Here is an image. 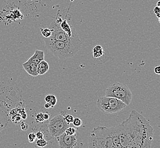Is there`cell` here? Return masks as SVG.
<instances>
[{"label":"cell","mask_w":160,"mask_h":148,"mask_svg":"<svg viewBox=\"0 0 160 148\" xmlns=\"http://www.w3.org/2000/svg\"><path fill=\"white\" fill-rule=\"evenodd\" d=\"M9 121V114L7 109L0 103V132L7 127Z\"/></svg>","instance_id":"obj_9"},{"label":"cell","mask_w":160,"mask_h":148,"mask_svg":"<svg viewBox=\"0 0 160 148\" xmlns=\"http://www.w3.org/2000/svg\"><path fill=\"white\" fill-rule=\"evenodd\" d=\"M154 73L157 75H160V66H158L155 67L154 68Z\"/></svg>","instance_id":"obj_26"},{"label":"cell","mask_w":160,"mask_h":148,"mask_svg":"<svg viewBox=\"0 0 160 148\" xmlns=\"http://www.w3.org/2000/svg\"><path fill=\"white\" fill-rule=\"evenodd\" d=\"M35 135H36V138H37L38 140L43 139V134L41 131H38L35 133Z\"/></svg>","instance_id":"obj_24"},{"label":"cell","mask_w":160,"mask_h":148,"mask_svg":"<svg viewBox=\"0 0 160 148\" xmlns=\"http://www.w3.org/2000/svg\"><path fill=\"white\" fill-rule=\"evenodd\" d=\"M49 70L48 63L45 61L41 62L38 65H37V73L39 75H42L46 74Z\"/></svg>","instance_id":"obj_14"},{"label":"cell","mask_w":160,"mask_h":148,"mask_svg":"<svg viewBox=\"0 0 160 148\" xmlns=\"http://www.w3.org/2000/svg\"><path fill=\"white\" fill-rule=\"evenodd\" d=\"M97 106L102 112L113 114L119 112L125 108L127 105L121 100L115 97L102 96L97 100Z\"/></svg>","instance_id":"obj_5"},{"label":"cell","mask_w":160,"mask_h":148,"mask_svg":"<svg viewBox=\"0 0 160 148\" xmlns=\"http://www.w3.org/2000/svg\"><path fill=\"white\" fill-rule=\"evenodd\" d=\"M45 58V54L44 52L42 50H36L34 55L32 57L28 59L29 61L32 62V63H34L36 65H38L39 63L44 60Z\"/></svg>","instance_id":"obj_13"},{"label":"cell","mask_w":160,"mask_h":148,"mask_svg":"<svg viewBox=\"0 0 160 148\" xmlns=\"http://www.w3.org/2000/svg\"><path fill=\"white\" fill-rule=\"evenodd\" d=\"M41 32L42 33V36L45 38H48L52 35V32L51 29L49 28H45V29H41Z\"/></svg>","instance_id":"obj_17"},{"label":"cell","mask_w":160,"mask_h":148,"mask_svg":"<svg viewBox=\"0 0 160 148\" xmlns=\"http://www.w3.org/2000/svg\"><path fill=\"white\" fill-rule=\"evenodd\" d=\"M106 51L105 49L102 46L97 45L93 48V58L96 60H100L103 57L106 58Z\"/></svg>","instance_id":"obj_12"},{"label":"cell","mask_w":160,"mask_h":148,"mask_svg":"<svg viewBox=\"0 0 160 148\" xmlns=\"http://www.w3.org/2000/svg\"><path fill=\"white\" fill-rule=\"evenodd\" d=\"M46 47L52 54L60 59H66L76 55L81 48L66 42L56 41L51 38H43Z\"/></svg>","instance_id":"obj_3"},{"label":"cell","mask_w":160,"mask_h":148,"mask_svg":"<svg viewBox=\"0 0 160 148\" xmlns=\"http://www.w3.org/2000/svg\"><path fill=\"white\" fill-rule=\"evenodd\" d=\"M45 107L46 108H47V109H48V108H52L51 105L49 104L48 103H46L45 104Z\"/></svg>","instance_id":"obj_27"},{"label":"cell","mask_w":160,"mask_h":148,"mask_svg":"<svg viewBox=\"0 0 160 148\" xmlns=\"http://www.w3.org/2000/svg\"><path fill=\"white\" fill-rule=\"evenodd\" d=\"M88 148H115L111 128L98 126L91 132L88 142Z\"/></svg>","instance_id":"obj_2"},{"label":"cell","mask_w":160,"mask_h":148,"mask_svg":"<svg viewBox=\"0 0 160 148\" xmlns=\"http://www.w3.org/2000/svg\"><path fill=\"white\" fill-rule=\"evenodd\" d=\"M63 117H64V120L66 122H68V124H70V123H72L73 121H74V117L72 116L70 114H67L66 115H63Z\"/></svg>","instance_id":"obj_20"},{"label":"cell","mask_w":160,"mask_h":148,"mask_svg":"<svg viewBox=\"0 0 160 148\" xmlns=\"http://www.w3.org/2000/svg\"><path fill=\"white\" fill-rule=\"evenodd\" d=\"M154 12L156 14L157 17H160V7H156L154 9Z\"/></svg>","instance_id":"obj_25"},{"label":"cell","mask_w":160,"mask_h":148,"mask_svg":"<svg viewBox=\"0 0 160 148\" xmlns=\"http://www.w3.org/2000/svg\"><path fill=\"white\" fill-rule=\"evenodd\" d=\"M60 26L61 29L69 37H74L75 36H77L78 34L76 32L75 30L74 27L68 22L67 19V16H66V19L62 20V21L60 23Z\"/></svg>","instance_id":"obj_10"},{"label":"cell","mask_w":160,"mask_h":148,"mask_svg":"<svg viewBox=\"0 0 160 148\" xmlns=\"http://www.w3.org/2000/svg\"><path fill=\"white\" fill-rule=\"evenodd\" d=\"M116 128L122 148H151L153 128L136 110H132L128 119Z\"/></svg>","instance_id":"obj_1"},{"label":"cell","mask_w":160,"mask_h":148,"mask_svg":"<svg viewBox=\"0 0 160 148\" xmlns=\"http://www.w3.org/2000/svg\"><path fill=\"white\" fill-rule=\"evenodd\" d=\"M158 22H159V23H160V17H159V18H158Z\"/></svg>","instance_id":"obj_29"},{"label":"cell","mask_w":160,"mask_h":148,"mask_svg":"<svg viewBox=\"0 0 160 148\" xmlns=\"http://www.w3.org/2000/svg\"><path fill=\"white\" fill-rule=\"evenodd\" d=\"M36 145L39 148H43L48 145V141L45 139H39L36 142Z\"/></svg>","instance_id":"obj_19"},{"label":"cell","mask_w":160,"mask_h":148,"mask_svg":"<svg viewBox=\"0 0 160 148\" xmlns=\"http://www.w3.org/2000/svg\"><path fill=\"white\" fill-rule=\"evenodd\" d=\"M58 138V144L60 148H74L77 145V134L69 136L64 133Z\"/></svg>","instance_id":"obj_8"},{"label":"cell","mask_w":160,"mask_h":148,"mask_svg":"<svg viewBox=\"0 0 160 148\" xmlns=\"http://www.w3.org/2000/svg\"><path fill=\"white\" fill-rule=\"evenodd\" d=\"M72 124L75 126L76 127H79L82 125V120L80 119V118H75L74 121L72 122Z\"/></svg>","instance_id":"obj_21"},{"label":"cell","mask_w":160,"mask_h":148,"mask_svg":"<svg viewBox=\"0 0 160 148\" xmlns=\"http://www.w3.org/2000/svg\"><path fill=\"white\" fill-rule=\"evenodd\" d=\"M21 129L22 131H27L28 128H29V125L26 122H22L21 124Z\"/></svg>","instance_id":"obj_23"},{"label":"cell","mask_w":160,"mask_h":148,"mask_svg":"<svg viewBox=\"0 0 160 148\" xmlns=\"http://www.w3.org/2000/svg\"><path fill=\"white\" fill-rule=\"evenodd\" d=\"M105 96L116 98L127 106L131 104L132 99V93L129 87L120 82H115L109 86L106 89Z\"/></svg>","instance_id":"obj_4"},{"label":"cell","mask_w":160,"mask_h":148,"mask_svg":"<svg viewBox=\"0 0 160 148\" xmlns=\"http://www.w3.org/2000/svg\"><path fill=\"white\" fill-rule=\"evenodd\" d=\"M157 7H160V1L157 2Z\"/></svg>","instance_id":"obj_28"},{"label":"cell","mask_w":160,"mask_h":148,"mask_svg":"<svg viewBox=\"0 0 160 148\" xmlns=\"http://www.w3.org/2000/svg\"><path fill=\"white\" fill-rule=\"evenodd\" d=\"M22 66L24 70L28 74L32 76H37L38 75L37 73V65L32 62L28 61L22 64Z\"/></svg>","instance_id":"obj_11"},{"label":"cell","mask_w":160,"mask_h":148,"mask_svg":"<svg viewBox=\"0 0 160 148\" xmlns=\"http://www.w3.org/2000/svg\"><path fill=\"white\" fill-rule=\"evenodd\" d=\"M45 101L46 103L51 105V107L53 108L57 102V99L55 95H47L45 97Z\"/></svg>","instance_id":"obj_16"},{"label":"cell","mask_w":160,"mask_h":148,"mask_svg":"<svg viewBox=\"0 0 160 148\" xmlns=\"http://www.w3.org/2000/svg\"><path fill=\"white\" fill-rule=\"evenodd\" d=\"M49 119V115L48 113H39L35 117V120L37 122H42Z\"/></svg>","instance_id":"obj_15"},{"label":"cell","mask_w":160,"mask_h":148,"mask_svg":"<svg viewBox=\"0 0 160 148\" xmlns=\"http://www.w3.org/2000/svg\"><path fill=\"white\" fill-rule=\"evenodd\" d=\"M35 139H36V135H35V133L32 132V133H29V135H28V140L30 142H33L34 141Z\"/></svg>","instance_id":"obj_22"},{"label":"cell","mask_w":160,"mask_h":148,"mask_svg":"<svg viewBox=\"0 0 160 148\" xmlns=\"http://www.w3.org/2000/svg\"><path fill=\"white\" fill-rule=\"evenodd\" d=\"M64 133H65L67 135H75V134H77V129L74 128V127L68 126V128L66 129Z\"/></svg>","instance_id":"obj_18"},{"label":"cell","mask_w":160,"mask_h":148,"mask_svg":"<svg viewBox=\"0 0 160 148\" xmlns=\"http://www.w3.org/2000/svg\"><path fill=\"white\" fill-rule=\"evenodd\" d=\"M49 29H51L52 35L50 38L56 41H63L66 42L70 45L78 47L81 48L82 45V42L78 36H75L74 37H69L65 32L62 30L60 23L57 22L55 21L52 22L49 26Z\"/></svg>","instance_id":"obj_6"},{"label":"cell","mask_w":160,"mask_h":148,"mask_svg":"<svg viewBox=\"0 0 160 148\" xmlns=\"http://www.w3.org/2000/svg\"><path fill=\"white\" fill-rule=\"evenodd\" d=\"M68 126L69 124L65 121L63 115H57L54 117L48 123L49 134L51 137H58L64 133Z\"/></svg>","instance_id":"obj_7"}]
</instances>
